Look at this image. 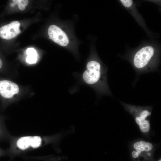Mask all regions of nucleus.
<instances>
[{
	"mask_svg": "<svg viewBox=\"0 0 161 161\" xmlns=\"http://www.w3.org/2000/svg\"><path fill=\"white\" fill-rule=\"evenodd\" d=\"M87 69L83 74L84 81L89 84H93L98 82L105 73L100 64L97 61H92L87 64Z\"/></svg>",
	"mask_w": 161,
	"mask_h": 161,
	"instance_id": "1",
	"label": "nucleus"
},
{
	"mask_svg": "<svg viewBox=\"0 0 161 161\" xmlns=\"http://www.w3.org/2000/svg\"><path fill=\"white\" fill-rule=\"evenodd\" d=\"M154 52V48L151 46H146L140 49L134 55V66L138 69L145 67L153 56Z\"/></svg>",
	"mask_w": 161,
	"mask_h": 161,
	"instance_id": "2",
	"label": "nucleus"
},
{
	"mask_svg": "<svg viewBox=\"0 0 161 161\" xmlns=\"http://www.w3.org/2000/svg\"><path fill=\"white\" fill-rule=\"evenodd\" d=\"M49 38L59 45L65 47L69 43L68 37L59 27L55 25H50L48 30Z\"/></svg>",
	"mask_w": 161,
	"mask_h": 161,
	"instance_id": "3",
	"label": "nucleus"
},
{
	"mask_svg": "<svg viewBox=\"0 0 161 161\" xmlns=\"http://www.w3.org/2000/svg\"><path fill=\"white\" fill-rule=\"evenodd\" d=\"M20 25L18 21H15L2 26L0 28V37L6 40L16 37L21 33Z\"/></svg>",
	"mask_w": 161,
	"mask_h": 161,
	"instance_id": "4",
	"label": "nucleus"
},
{
	"mask_svg": "<svg viewBox=\"0 0 161 161\" xmlns=\"http://www.w3.org/2000/svg\"><path fill=\"white\" fill-rule=\"evenodd\" d=\"M19 91L18 86L15 83L7 80L0 81V94L4 97L11 98Z\"/></svg>",
	"mask_w": 161,
	"mask_h": 161,
	"instance_id": "5",
	"label": "nucleus"
},
{
	"mask_svg": "<svg viewBox=\"0 0 161 161\" xmlns=\"http://www.w3.org/2000/svg\"><path fill=\"white\" fill-rule=\"evenodd\" d=\"M32 136H25L20 138L17 142L18 147L24 150L31 146L32 144Z\"/></svg>",
	"mask_w": 161,
	"mask_h": 161,
	"instance_id": "6",
	"label": "nucleus"
},
{
	"mask_svg": "<svg viewBox=\"0 0 161 161\" xmlns=\"http://www.w3.org/2000/svg\"><path fill=\"white\" fill-rule=\"evenodd\" d=\"M134 147L136 149L140 150L141 151H148L152 149L153 146L150 143L145 142L144 141L141 140L135 143Z\"/></svg>",
	"mask_w": 161,
	"mask_h": 161,
	"instance_id": "7",
	"label": "nucleus"
},
{
	"mask_svg": "<svg viewBox=\"0 0 161 161\" xmlns=\"http://www.w3.org/2000/svg\"><path fill=\"white\" fill-rule=\"evenodd\" d=\"M27 56L26 59L27 62L30 64H35L37 60V54L35 50L33 48H28L26 50Z\"/></svg>",
	"mask_w": 161,
	"mask_h": 161,
	"instance_id": "8",
	"label": "nucleus"
},
{
	"mask_svg": "<svg viewBox=\"0 0 161 161\" xmlns=\"http://www.w3.org/2000/svg\"><path fill=\"white\" fill-rule=\"evenodd\" d=\"M137 123L139 125L141 131L143 132H146L149 130L150 125L145 119H142L140 117H137L135 119Z\"/></svg>",
	"mask_w": 161,
	"mask_h": 161,
	"instance_id": "9",
	"label": "nucleus"
},
{
	"mask_svg": "<svg viewBox=\"0 0 161 161\" xmlns=\"http://www.w3.org/2000/svg\"><path fill=\"white\" fill-rule=\"evenodd\" d=\"M13 2L15 5L18 4L19 9L23 11L25 10L26 6L28 4L29 1L27 0H13Z\"/></svg>",
	"mask_w": 161,
	"mask_h": 161,
	"instance_id": "10",
	"label": "nucleus"
},
{
	"mask_svg": "<svg viewBox=\"0 0 161 161\" xmlns=\"http://www.w3.org/2000/svg\"><path fill=\"white\" fill-rule=\"evenodd\" d=\"M41 138L38 136L32 137V144L31 146L34 148L38 147L41 143Z\"/></svg>",
	"mask_w": 161,
	"mask_h": 161,
	"instance_id": "11",
	"label": "nucleus"
},
{
	"mask_svg": "<svg viewBox=\"0 0 161 161\" xmlns=\"http://www.w3.org/2000/svg\"><path fill=\"white\" fill-rule=\"evenodd\" d=\"M120 1L124 6L127 8L130 7L133 3V1L131 0H121Z\"/></svg>",
	"mask_w": 161,
	"mask_h": 161,
	"instance_id": "12",
	"label": "nucleus"
},
{
	"mask_svg": "<svg viewBox=\"0 0 161 161\" xmlns=\"http://www.w3.org/2000/svg\"><path fill=\"white\" fill-rule=\"evenodd\" d=\"M151 114V112H149L147 110H144L140 113V117H141L145 119L147 117Z\"/></svg>",
	"mask_w": 161,
	"mask_h": 161,
	"instance_id": "13",
	"label": "nucleus"
},
{
	"mask_svg": "<svg viewBox=\"0 0 161 161\" xmlns=\"http://www.w3.org/2000/svg\"><path fill=\"white\" fill-rule=\"evenodd\" d=\"M140 153L136 151H133L132 153V157L134 158H136L138 157Z\"/></svg>",
	"mask_w": 161,
	"mask_h": 161,
	"instance_id": "14",
	"label": "nucleus"
},
{
	"mask_svg": "<svg viewBox=\"0 0 161 161\" xmlns=\"http://www.w3.org/2000/svg\"><path fill=\"white\" fill-rule=\"evenodd\" d=\"M2 62L0 58V69L2 67Z\"/></svg>",
	"mask_w": 161,
	"mask_h": 161,
	"instance_id": "15",
	"label": "nucleus"
},
{
	"mask_svg": "<svg viewBox=\"0 0 161 161\" xmlns=\"http://www.w3.org/2000/svg\"><path fill=\"white\" fill-rule=\"evenodd\" d=\"M148 154L149 156H150V155H151V154H150V153H148Z\"/></svg>",
	"mask_w": 161,
	"mask_h": 161,
	"instance_id": "16",
	"label": "nucleus"
},
{
	"mask_svg": "<svg viewBox=\"0 0 161 161\" xmlns=\"http://www.w3.org/2000/svg\"><path fill=\"white\" fill-rule=\"evenodd\" d=\"M158 161H161V160H158Z\"/></svg>",
	"mask_w": 161,
	"mask_h": 161,
	"instance_id": "17",
	"label": "nucleus"
}]
</instances>
